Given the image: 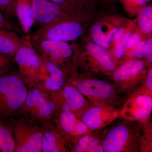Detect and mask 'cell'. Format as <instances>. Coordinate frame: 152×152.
<instances>
[{"label":"cell","mask_w":152,"mask_h":152,"mask_svg":"<svg viewBox=\"0 0 152 152\" xmlns=\"http://www.w3.org/2000/svg\"><path fill=\"white\" fill-rule=\"evenodd\" d=\"M79 121L80 120L78 119L76 114L74 112L70 111H62L60 114L58 128L66 138L76 142L75 130Z\"/></svg>","instance_id":"cell-18"},{"label":"cell","mask_w":152,"mask_h":152,"mask_svg":"<svg viewBox=\"0 0 152 152\" xmlns=\"http://www.w3.org/2000/svg\"><path fill=\"white\" fill-rule=\"evenodd\" d=\"M118 115V112L111 107L97 105L84 112L81 116V121L89 129L100 130L116 119Z\"/></svg>","instance_id":"cell-9"},{"label":"cell","mask_w":152,"mask_h":152,"mask_svg":"<svg viewBox=\"0 0 152 152\" xmlns=\"http://www.w3.org/2000/svg\"><path fill=\"white\" fill-rule=\"evenodd\" d=\"M44 129L28 120L21 118L14 124L12 133L15 143L14 152H42Z\"/></svg>","instance_id":"cell-4"},{"label":"cell","mask_w":152,"mask_h":152,"mask_svg":"<svg viewBox=\"0 0 152 152\" xmlns=\"http://www.w3.org/2000/svg\"><path fill=\"white\" fill-rule=\"evenodd\" d=\"M35 22L41 26L47 24L66 12L60 6L50 0H30Z\"/></svg>","instance_id":"cell-14"},{"label":"cell","mask_w":152,"mask_h":152,"mask_svg":"<svg viewBox=\"0 0 152 152\" xmlns=\"http://www.w3.org/2000/svg\"><path fill=\"white\" fill-rule=\"evenodd\" d=\"M124 34V29L121 28L117 29L114 34V41L115 45H116L121 39Z\"/></svg>","instance_id":"cell-32"},{"label":"cell","mask_w":152,"mask_h":152,"mask_svg":"<svg viewBox=\"0 0 152 152\" xmlns=\"http://www.w3.org/2000/svg\"><path fill=\"white\" fill-rule=\"evenodd\" d=\"M16 15L23 31L29 34L35 23L30 0H17Z\"/></svg>","instance_id":"cell-16"},{"label":"cell","mask_w":152,"mask_h":152,"mask_svg":"<svg viewBox=\"0 0 152 152\" xmlns=\"http://www.w3.org/2000/svg\"><path fill=\"white\" fill-rule=\"evenodd\" d=\"M17 0H0V12L7 18L16 15Z\"/></svg>","instance_id":"cell-24"},{"label":"cell","mask_w":152,"mask_h":152,"mask_svg":"<svg viewBox=\"0 0 152 152\" xmlns=\"http://www.w3.org/2000/svg\"><path fill=\"white\" fill-rule=\"evenodd\" d=\"M102 140L95 137L84 135L76 142L74 148L76 152H103Z\"/></svg>","instance_id":"cell-20"},{"label":"cell","mask_w":152,"mask_h":152,"mask_svg":"<svg viewBox=\"0 0 152 152\" xmlns=\"http://www.w3.org/2000/svg\"><path fill=\"white\" fill-rule=\"evenodd\" d=\"M44 132L42 137V152H69L64 135L51 122H42Z\"/></svg>","instance_id":"cell-13"},{"label":"cell","mask_w":152,"mask_h":152,"mask_svg":"<svg viewBox=\"0 0 152 152\" xmlns=\"http://www.w3.org/2000/svg\"><path fill=\"white\" fill-rule=\"evenodd\" d=\"M146 84L148 88L150 91H152V70L151 69L149 72L148 74L147 75L146 80Z\"/></svg>","instance_id":"cell-33"},{"label":"cell","mask_w":152,"mask_h":152,"mask_svg":"<svg viewBox=\"0 0 152 152\" xmlns=\"http://www.w3.org/2000/svg\"><path fill=\"white\" fill-rule=\"evenodd\" d=\"M114 124L108 127L102 140L104 152L137 151L140 144V127L137 121L124 118Z\"/></svg>","instance_id":"cell-2"},{"label":"cell","mask_w":152,"mask_h":152,"mask_svg":"<svg viewBox=\"0 0 152 152\" xmlns=\"http://www.w3.org/2000/svg\"><path fill=\"white\" fill-rule=\"evenodd\" d=\"M144 56L148 61L151 64L152 63V39L150 38L146 42L144 51Z\"/></svg>","instance_id":"cell-30"},{"label":"cell","mask_w":152,"mask_h":152,"mask_svg":"<svg viewBox=\"0 0 152 152\" xmlns=\"http://www.w3.org/2000/svg\"><path fill=\"white\" fill-rule=\"evenodd\" d=\"M139 24L141 29L144 32L149 34L152 30V7L148 6L140 12L139 15Z\"/></svg>","instance_id":"cell-23"},{"label":"cell","mask_w":152,"mask_h":152,"mask_svg":"<svg viewBox=\"0 0 152 152\" xmlns=\"http://www.w3.org/2000/svg\"><path fill=\"white\" fill-rule=\"evenodd\" d=\"M64 16L41 26L31 37L33 46L45 40L66 42L78 38L83 31L81 25L75 19Z\"/></svg>","instance_id":"cell-3"},{"label":"cell","mask_w":152,"mask_h":152,"mask_svg":"<svg viewBox=\"0 0 152 152\" xmlns=\"http://www.w3.org/2000/svg\"><path fill=\"white\" fill-rule=\"evenodd\" d=\"M22 45V38L14 31L0 29V53L14 56Z\"/></svg>","instance_id":"cell-15"},{"label":"cell","mask_w":152,"mask_h":152,"mask_svg":"<svg viewBox=\"0 0 152 152\" xmlns=\"http://www.w3.org/2000/svg\"><path fill=\"white\" fill-rule=\"evenodd\" d=\"M145 66L142 61L134 60L120 67L114 73L113 78L116 82L126 81L141 73Z\"/></svg>","instance_id":"cell-17"},{"label":"cell","mask_w":152,"mask_h":152,"mask_svg":"<svg viewBox=\"0 0 152 152\" xmlns=\"http://www.w3.org/2000/svg\"><path fill=\"white\" fill-rule=\"evenodd\" d=\"M40 58V66L34 87L50 94L61 90L65 80L64 72L53 63Z\"/></svg>","instance_id":"cell-7"},{"label":"cell","mask_w":152,"mask_h":152,"mask_svg":"<svg viewBox=\"0 0 152 152\" xmlns=\"http://www.w3.org/2000/svg\"><path fill=\"white\" fill-rule=\"evenodd\" d=\"M0 29L13 31L15 26L13 23L8 20L7 18L0 12Z\"/></svg>","instance_id":"cell-29"},{"label":"cell","mask_w":152,"mask_h":152,"mask_svg":"<svg viewBox=\"0 0 152 152\" xmlns=\"http://www.w3.org/2000/svg\"><path fill=\"white\" fill-rule=\"evenodd\" d=\"M140 36L138 34H134L131 35L127 44V48L129 49L134 48L140 42Z\"/></svg>","instance_id":"cell-31"},{"label":"cell","mask_w":152,"mask_h":152,"mask_svg":"<svg viewBox=\"0 0 152 152\" xmlns=\"http://www.w3.org/2000/svg\"><path fill=\"white\" fill-rule=\"evenodd\" d=\"M34 47L41 58L51 62L58 67L73 54L72 48L64 42L45 40L41 41Z\"/></svg>","instance_id":"cell-10"},{"label":"cell","mask_w":152,"mask_h":152,"mask_svg":"<svg viewBox=\"0 0 152 152\" xmlns=\"http://www.w3.org/2000/svg\"><path fill=\"white\" fill-rule=\"evenodd\" d=\"M11 58L0 53V74L8 72L11 64Z\"/></svg>","instance_id":"cell-28"},{"label":"cell","mask_w":152,"mask_h":152,"mask_svg":"<svg viewBox=\"0 0 152 152\" xmlns=\"http://www.w3.org/2000/svg\"><path fill=\"white\" fill-rule=\"evenodd\" d=\"M22 40V46L14 57L19 76L29 89L34 86L41 59L33 46L31 36L24 37Z\"/></svg>","instance_id":"cell-5"},{"label":"cell","mask_w":152,"mask_h":152,"mask_svg":"<svg viewBox=\"0 0 152 152\" xmlns=\"http://www.w3.org/2000/svg\"><path fill=\"white\" fill-rule=\"evenodd\" d=\"M146 42L142 41L140 43L134 48L132 49L129 54V56H134L138 58H141L144 56L145 46Z\"/></svg>","instance_id":"cell-27"},{"label":"cell","mask_w":152,"mask_h":152,"mask_svg":"<svg viewBox=\"0 0 152 152\" xmlns=\"http://www.w3.org/2000/svg\"><path fill=\"white\" fill-rule=\"evenodd\" d=\"M57 110L50 94L33 87L28 90L22 110L40 122L51 121Z\"/></svg>","instance_id":"cell-6"},{"label":"cell","mask_w":152,"mask_h":152,"mask_svg":"<svg viewBox=\"0 0 152 152\" xmlns=\"http://www.w3.org/2000/svg\"><path fill=\"white\" fill-rule=\"evenodd\" d=\"M152 110L151 96L139 94L128 102L123 110V116L133 121H144L148 118Z\"/></svg>","instance_id":"cell-12"},{"label":"cell","mask_w":152,"mask_h":152,"mask_svg":"<svg viewBox=\"0 0 152 152\" xmlns=\"http://www.w3.org/2000/svg\"><path fill=\"white\" fill-rule=\"evenodd\" d=\"M28 90L19 75L8 72L0 74V119L9 118L22 110Z\"/></svg>","instance_id":"cell-1"},{"label":"cell","mask_w":152,"mask_h":152,"mask_svg":"<svg viewBox=\"0 0 152 152\" xmlns=\"http://www.w3.org/2000/svg\"><path fill=\"white\" fill-rule=\"evenodd\" d=\"M83 96L90 99L104 103L113 99L117 95V91L113 85L108 82L98 80H86L72 83Z\"/></svg>","instance_id":"cell-8"},{"label":"cell","mask_w":152,"mask_h":152,"mask_svg":"<svg viewBox=\"0 0 152 152\" xmlns=\"http://www.w3.org/2000/svg\"><path fill=\"white\" fill-rule=\"evenodd\" d=\"M88 50L89 53L104 69L109 71L115 69V65L106 48L93 42H90L88 45Z\"/></svg>","instance_id":"cell-19"},{"label":"cell","mask_w":152,"mask_h":152,"mask_svg":"<svg viewBox=\"0 0 152 152\" xmlns=\"http://www.w3.org/2000/svg\"><path fill=\"white\" fill-rule=\"evenodd\" d=\"M50 94L57 109L61 106L62 111H70L76 113L86 105L83 96L72 85L63 87L60 91Z\"/></svg>","instance_id":"cell-11"},{"label":"cell","mask_w":152,"mask_h":152,"mask_svg":"<svg viewBox=\"0 0 152 152\" xmlns=\"http://www.w3.org/2000/svg\"><path fill=\"white\" fill-rule=\"evenodd\" d=\"M132 35L130 33L124 34L121 39L116 45H115L114 55L118 58H122L124 55L127 48V44L129 39Z\"/></svg>","instance_id":"cell-25"},{"label":"cell","mask_w":152,"mask_h":152,"mask_svg":"<svg viewBox=\"0 0 152 152\" xmlns=\"http://www.w3.org/2000/svg\"><path fill=\"white\" fill-rule=\"evenodd\" d=\"M117 29V28H113L106 34L103 31L102 23H97L93 25L91 33L95 43L107 48H108L112 37Z\"/></svg>","instance_id":"cell-21"},{"label":"cell","mask_w":152,"mask_h":152,"mask_svg":"<svg viewBox=\"0 0 152 152\" xmlns=\"http://www.w3.org/2000/svg\"><path fill=\"white\" fill-rule=\"evenodd\" d=\"M60 6L65 12L73 10L76 7L81 4L84 0H50Z\"/></svg>","instance_id":"cell-26"},{"label":"cell","mask_w":152,"mask_h":152,"mask_svg":"<svg viewBox=\"0 0 152 152\" xmlns=\"http://www.w3.org/2000/svg\"><path fill=\"white\" fill-rule=\"evenodd\" d=\"M15 143L12 131L0 123V152H14Z\"/></svg>","instance_id":"cell-22"}]
</instances>
